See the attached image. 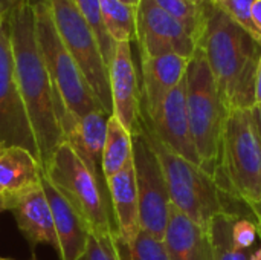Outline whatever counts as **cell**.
Returning a JSON list of instances; mask_svg holds the SVG:
<instances>
[{"label":"cell","instance_id":"obj_1","mask_svg":"<svg viewBox=\"0 0 261 260\" xmlns=\"http://www.w3.org/2000/svg\"><path fill=\"white\" fill-rule=\"evenodd\" d=\"M6 25L18 89L35 138L38 162L44 173L55 149L64 141V135L57 118L54 84L35 35L34 0H17Z\"/></svg>","mask_w":261,"mask_h":260},{"label":"cell","instance_id":"obj_2","mask_svg":"<svg viewBox=\"0 0 261 260\" xmlns=\"http://www.w3.org/2000/svg\"><path fill=\"white\" fill-rule=\"evenodd\" d=\"M197 48L206 57L226 110L254 109L261 40L228 17L213 0H205Z\"/></svg>","mask_w":261,"mask_h":260},{"label":"cell","instance_id":"obj_3","mask_svg":"<svg viewBox=\"0 0 261 260\" xmlns=\"http://www.w3.org/2000/svg\"><path fill=\"white\" fill-rule=\"evenodd\" d=\"M213 176L225 213L240 216V204L255 215L261 204V133L254 109L228 110Z\"/></svg>","mask_w":261,"mask_h":260},{"label":"cell","instance_id":"obj_4","mask_svg":"<svg viewBox=\"0 0 261 260\" xmlns=\"http://www.w3.org/2000/svg\"><path fill=\"white\" fill-rule=\"evenodd\" d=\"M185 90L188 121L200 158V167L213 176L219 159L228 110L220 98L214 75L200 48L196 49L188 61Z\"/></svg>","mask_w":261,"mask_h":260},{"label":"cell","instance_id":"obj_5","mask_svg":"<svg viewBox=\"0 0 261 260\" xmlns=\"http://www.w3.org/2000/svg\"><path fill=\"white\" fill-rule=\"evenodd\" d=\"M139 123L164 170L171 204L191 221L208 228L214 216L225 213L216 179L202 167L167 147L141 118Z\"/></svg>","mask_w":261,"mask_h":260},{"label":"cell","instance_id":"obj_6","mask_svg":"<svg viewBox=\"0 0 261 260\" xmlns=\"http://www.w3.org/2000/svg\"><path fill=\"white\" fill-rule=\"evenodd\" d=\"M34 15L35 35L46 69L66 109L76 118H83L95 110H104L73 57L64 46L47 0H34Z\"/></svg>","mask_w":261,"mask_h":260},{"label":"cell","instance_id":"obj_7","mask_svg":"<svg viewBox=\"0 0 261 260\" xmlns=\"http://www.w3.org/2000/svg\"><path fill=\"white\" fill-rule=\"evenodd\" d=\"M43 175L78 211L92 234L106 236L116 231L110 222L101 181L86 167L69 143L63 141L55 149Z\"/></svg>","mask_w":261,"mask_h":260},{"label":"cell","instance_id":"obj_8","mask_svg":"<svg viewBox=\"0 0 261 260\" xmlns=\"http://www.w3.org/2000/svg\"><path fill=\"white\" fill-rule=\"evenodd\" d=\"M47 3L64 46L73 57L102 109L112 115L109 66L93 31L86 23L75 0H47Z\"/></svg>","mask_w":261,"mask_h":260},{"label":"cell","instance_id":"obj_9","mask_svg":"<svg viewBox=\"0 0 261 260\" xmlns=\"http://www.w3.org/2000/svg\"><path fill=\"white\" fill-rule=\"evenodd\" d=\"M132 141L133 167L139 196L141 228L158 239H164L171 205L164 170L147 139L141 123L132 133Z\"/></svg>","mask_w":261,"mask_h":260},{"label":"cell","instance_id":"obj_10","mask_svg":"<svg viewBox=\"0 0 261 260\" xmlns=\"http://www.w3.org/2000/svg\"><path fill=\"white\" fill-rule=\"evenodd\" d=\"M0 144L21 147L38 159L35 138L17 83L8 25L0 21ZM41 167V166H40Z\"/></svg>","mask_w":261,"mask_h":260},{"label":"cell","instance_id":"obj_11","mask_svg":"<svg viewBox=\"0 0 261 260\" xmlns=\"http://www.w3.org/2000/svg\"><path fill=\"white\" fill-rule=\"evenodd\" d=\"M141 58L177 54L191 58L197 49L188 31L154 0H139L136 6V38Z\"/></svg>","mask_w":261,"mask_h":260},{"label":"cell","instance_id":"obj_12","mask_svg":"<svg viewBox=\"0 0 261 260\" xmlns=\"http://www.w3.org/2000/svg\"><path fill=\"white\" fill-rule=\"evenodd\" d=\"M141 120L167 147L200 167V158L196 150L188 121L185 77L167 95L151 118H147L141 113Z\"/></svg>","mask_w":261,"mask_h":260},{"label":"cell","instance_id":"obj_13","mask_svg":"<svg viewBox=\"0 0 261 260\" xmlns=\"http://www.w3.org/2000/svg\"><path fill=\"white\" fill-rule=\"evenodd\" d=\"M113 112L119 123L133 133L141 118V87L128 41L116 43L115 55L109 66Z\"/></svg>","mask_w":261,"mask_h":260},{"label":"cell","instance_id":"obj_14","mask_svg":"<svg viewBox=\"0 0 261 260\" xmlns=\"http://www.w3.org/2000/svg\"><path fill=\"white\" fill-rule=\"evenodd\" d=\"M5 211L12 213L18 230L32 247L38 244H47L58 253L60 247L55 233L54 216L43 190V182L14 198L6 205Z\"/></svg>","mask_w":261,"mask_h":260},{"label":"cell","instance_id":"obj_15","mask_svg":"<svg viewBox=\"0 0 261 260\" xmlns=\"http://www.w3.org/2000/svg\"><path fill=\"white\" fill-rule=\"evenodd\" d=\"M188 58L177 54L141 58V113L151 118L167 95L184 80Z\"/></svg>","mask_w":261,"mask_h":260},{"label":"cell","instance_id":"obj_16","mask_svg":"<svg viewBox=\"0 0 261 260\" xmlns=\"http://www.w3.org/2000/svg\"><path fill=\"white\" fill-rule=\"evenodd\" d=\"M109 116L106 110H95L83 118L69 115L63 124L64 141L70 144L78 158L99 181L104 178L101 162Z\"/></svg>","mask_w":261,"mask_h":260},{"label":"cell","instance_id":"obj_17","mask_svg":"<svg viewBox=\"0 0 261 260\" xmlns=\"http://www.w3.org/2000/svg\"><path fill=\"white\" fill-rule=\"evenodd\" d=\"M43 190L52 210L55 233L58 239V256L61 260H78L86 251L90 228L78 211L64 199V196L44 178Z\"/></svg>","mask_w":261,"mask_h":260},{"label":"cell","instance_id":"obj_18","mask_svg":"<svg viewBox=\"0 0 261 260\" xmlns=\"http://www.w3.org/2000/svg\"><path fill=\"white\" fill-rule=\"evenodd\" d=\"M106 187L110 195V204L113 207L118 241L124 247H128L141 230L139 196L133 159L119 173L106 179Z\"/></svg>","mask_w":261,"mask_h":260},{"label":"cell","instance_id":"obj_19","mask_svg":"<svg viewBox=\"0 0 261 260\" xmlns=\"http://www.w3.org/2000/svg\"><path fill=\"white\" fill-rule=\"evenodd\" d=\"M43 182L38 159L21 147H8L0 153V213L17 196Z\"/></svg>","mask_w":261,"mask_h":260},{"label":"cell","instance_id":"obj_20","mask_svg":"<svg viewBox=\"0 0 261 260\" xmlns=\"http://www.w3.org/2000/svg\"><path fill=\"white\" fill-rule=\"evenodd\" d=\"M164 241L170 260H214L208 228L191 221L173 204Z\"/></svg>","mask_w":261,"mask_h":260},{"label":"cell","instance_id":"obj_21","mask_svg":"<svg viewBox=\"0 0 261 260\" xmlns=\"http://www.w3.org/2000/svg\"><path fill=\"white\" fill-rule=\"evenodd\" d=\"M133 159V141L132 133L119 123L115 115L109 116L107 133L102 150V175L104 179L119 173Z\"/></svg>","mask_w":261,"mask_h":260},{"label":"cell","instance_id":"obj_22","mask_svg":"<svg viewBox=\"0 0 261 260\" xmlns=\"http://www.w3.org/2000/svg\"><path fill=\"white\" fill-rule=\"evenodd\" d=\"M101 12L107 34L115 43L136 38V8L121 0H101Z\"/></svg>","mask_w":261,"mask_h":260},{"label":"cell","instance_id":"obj_23","mask_svg":"<svg viewBox=\"0 0 261 260\" xmlns=\"http://www.w3.org/2000/svg\"><path fill=\"white\" fill-rule=\"evenodd\" d=\"M237 215L220 213L214 216L208 225V233L213 245L214 260H249L251 254L234 245L232 224Z\"/></svg>","mask_w":261,"mask_h":260},{"label":"cell","instance_id":"obj_24","mask_svg":"<svg viewBox=\"0 0 261 260\" xmlns=\"http://www.w3.org/2000/svg\"><path fill=\"white\" fill-rule=\"evenodd\" d=\"M162 9L174 17L196 40H199L205 0H154Z\"/></svg>","mask_w":261,"mask_h":260},{"label":"cell","instance_id":"obj_25","mask_svg":"<svg viewBox=\"0 0 261 260\" xmlns=\"http://www.w3.org/2000/svg\"><path fill=\"white\" fill-rule=\"evenodd\" d=\"M75 3L80 9L81 15L84 17L86 23L93 31L107 66H110L112 58L115 55L116 43L112 40V37L106 31L102 12H101V0H75Z\"/></svg>","mask_w":261,"mask_h":260},{"label":"cell","instance_id":"obj_26","mask_svg":"<svg viewBox=\"0 0 261 260\" xmlns=\"http://www.w3.org/2000/svg\"><path fill=\"white\" fill-rule=\"evenodd\" d=\"M119 251L122 260H170L165 241L154 238L142 228L132 245L124 247L119 242Z\"/></svg>","mask_w":261,"mask_h":260},{"label":"cell","instance_id":"obj_27","mask_svg":"<svg viewBox=\"0 0 261 260\" xmlns=\"http://www.w3.org/2000/svg\"><path fill=\"white\" fill-rule=\"evenodd\" d=\"M78 260H122L116 231L106 236L90 234L86 251Z\"/></svg>","mask_w":261,"mask_h":260},{"label":"cell","instance_id":"obj_28","mask_svg":"<svg viewBox=\"0 0 261 260\" xmlns=\"http://www.w3.org/2000/svg\"><path fill=\"white\" fill-rule=\"evenodd\" d=\"M228 17H231L236 23H239L242 28H245L249 34H252L255 38L261 40V34L257 31L251 9L254 0H213Z\"/></svg>","mask_w":261,"mask_h":260},{"label":"cell","instance_id":"obj_29","mask_svg":"<svg viewBox=\"0 0 261 260\" xmlns=\"http://www.w3.org/2000/svg\"><path fill=\"white\" fill-rule=\"evenodd\" d=\"M257 224L251 218L236 216L232 224V241L234 245L243 251H248L257 239Z\"/></svg>","mask_w":261,"mask_h":260},{"label":"cell","instance_id":"obj_30","mask_svg":"<svg viewBox=\"0 0 261 260\" xmlns=\"http://www.w3.org/2000/svg\"><path fill=\"white\" fill-rule=\"evenodd\" d=\"M251 15H252V21H254L257 31L261 34V0H254Z\"/></svg>","mask_w":261,"mask_h":260},{"label":"cell","instance_id":"obj_31","mask_svg":"<svg viewBox=\"0 0 261 260\" xmlns=\"http://www.w3.org/2000/svg\"><path fill=\"white\" fill-rule=\"evenodd\" d=\"M14 3L15 0H0V21L2 23H6Z\"/></svg>","mask_w":261,"mask_h":260},{"label":"cell","instance_id":"obj_32","mask_svg":"<svg viewBox=\"0 0 261 260\" xmlns=\"http://www.w3.org/2000/svg\"><path fill=\"white\" fill-rule=\"evenodd\" d=\"M255 103L261 104V58L257 67V75H255Z\"/></svg>","mask_w":261,"mask_h":260},{"label":"cell","instance_id":"obj_33","mask_svg":"<svg viewBox=\"0 0 261 260\" xmlns=\"http://www.w3.org/2000/svg\"><path fill=\"white\" fill-rule=\"evenodd\" d=\"M254 115H255V120H257V124H258V129H260L261 133V104H255V107H254Z\"/></svg>","mask_w":261,"mask_h":260},{"label":"cell","instance_id":"obj_34","mask_svg":"<svg viewBox=\"0 0 261 260\" xmlns=\"http://www.w3.org/2000/svg\"><path fill=\"white\" fill-rule=\"evenodd\" d=\"M249 260H261V248H258V250H255L252 254H251V257H249Z\"/></svg>","mask_w":261,"mask_h":260},{"label":"cell","instance_id":"obj_35","mask_svg":"<svg viewBox=\"0 0 261 260\" xmlns=\"http://www.w3.org/2000/svg\"><path fill=\"white\" fill-rule=\"evenodd\" d=\"M121 2H124V3H127V5H130V6H138V3H139V0H121Z\"/></svg>","mask_w":261,"mask_h":260},{"label":"cell","instance_id":"obj_36","mask_svg":"<svg viewBox=\"0 0 261 260\" xmlns=\"http://www.w3.org/2000/svg\"><path fill=\"white\" fill-rule=\"evenodd\" d=\"M255 224H257V231H258V236H260L261 241V218H258V219L255 221Z\"/></svg>","mask_w":261,"mask_h":260},{"label":"cell","instance_id":"obj_37","mask_svg":"<svg viewBox=\"0 0 261 260\" xmlns=\"http://www.w3.org/2000/svg\"><path fill=\"white\" fill-rule=\"evenodd\" d=\"M258 218H261V204H260V207L255 210V221H257Z\"/></svg>","mask_w":261,"mask_h":260},{"label":"cell","instance_id":"obj_38","mask_svg":"<svg viewBox=\"0 0 261 260\" xmlns=\"http://www.w3.org/2000/svg\"><path fill=\"white\" fill-rule=\"evenodd\" d=\"M0 260H15V259H11V257H2V256H0ZM32 260H35V259H32Z\"/></svg>","mask_w":261,"mask_h":260},{"label":"cell","instance_id":"obj_39","mask_svg":"<svg viewBox=\"0 0 261 260\" xmlns=\"http://www.w3.org/2000/svg\"><path fill=\"white\" fill-rule=\"evenodd\" d=\"M3 150H5V149H3V146H2V144H0V153H2V152H3Z\"/></svg>","mask_w":261,"mask_h":260},{"label":"cell","instance_id":"obj_40","mask_svg":"<svg viewBox=\"0 0 261 260\" xmlns=\"http://www.w3.org/2000/svg\"><path fill=\"white\" fill-rule=\"evenodd\" d=\"M15 2H17V0H15Z\"/></svg>","mask_w":261,"mask_h":260}]
</instances>
